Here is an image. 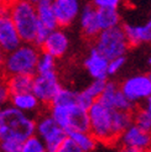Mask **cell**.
Returning a JSON list of instances; mask_svg holds the SVG:
<instances>
[{"label":"cell","instance_id":"cell-12","mask_svg":"<svg viewBox=\"0 0 151 152\" xmlns=\"http://www.w3.org/2000/svg\"><path fill=\"white\" fill-rule=\"evenodd\" d=\"M70 48V39L63 28L57 27L56 30H52L48 34L47 39L45 40L40 51L42 53L54 57L55 59L63 57Z\"/></svg>","mask_w":151,"mask_h":152},{"label":"cell","instance_id":"cell-19","mask_svg":"<svg viewBox=\"0 0 151 152\" xmlns=\"http://www.w3.org/2000/svg\"><path fill=\"white\" fill-rule=\"evenodd\" d=\"M10 105L12 108L18 109L19 111L24 113V114H29L30 113H35L37 110H40L41 104L37 100V98L31 93H21V94H14L10 95Z\"/></svg>","mask_w":151,"mask_h":152},{"label":"cell","instance_id":"cell-31","mask_svg":"<svg viewBox=\"0 0 151 152\" xmlns=\"http://www.w3.org/2000/svg\"><path fill=\"white\" fill-rule=\"evenodd\" d=\"M93 103H94V100L89 95H87L84 93V90L77 92V105L79 106V108L84 109V110H88L90 106H92Z\"/></svg>","mask_w":151,"mask_h":152},{"label":"cell","instance_id":"cell-9","mask_svg":"<svg viewBox=\"0 0 151 152\" xmlns=\"http://www.w3.org/2000/svg\"><path fill=\"white\" fill-rule=\"evenodd\" d=\"M124 96L135 106L145 102L151 95V82L147 74H135L126 78L119 84Z\"/></svg>","mask_w":151,"mask_h":152},{"label":"cell","instance_id":"cell-40","mask_svg":"<svg viewBox=\"0 0 151 152\" xmlns=\"http://www.w3.org/2000/svg\"><path fill=\"white\" fill-rule=\"evenodd\" d=\"M3 78H4V77H3V74H1V73H0V80H1Z\"/></svg>","mask_w":151,"mask_h":152},{"label":"cell","instance_id":"cell-21","mask_svg":"<svg viewBox=\"0 0 151 152\" xmlns=\"http://www.w3.org/2000/svg\"><path fill=\"white\" fill-rule=\"evenodd\" d=\"M4 78H5V83L7 89H9L10 95L31 92L34 75L18 74V75H10V77H4Z\"/></svg>","mask_w":151,"mask_h":152},{"label":"cell","instance_id":"cell-33","mask_svg":"<svg viewBox=\"0 0 151 152\" xmlns=\"http://www.w3.org/2000/svg\"><path fill=\"white\" fill-rule=\"evenodd\" d=\"M57 152H83V151L79 150L68 137H67V139L63 141V143L61 145V147L58 148Z\"/></svg>","mask_w":151,"mask_h":152},{"label":"cell","instance_id":"cell-13","mask_svg":"<svg viewBox=\"0 0 151 152\" xmlns=\"http://www.w3.org/2000/svg\"><path fill=\"white\" fill-rule=\"evenodd\" d=\"M52 7L58 27L65 28L78 19L82 6L78 0H55Z\"/></svg>","mask_w":151,"mask_h":152},{"label":"cell","instance_id":"cell-35","mask_svg":"<svg viewBox=\"0 0 151 152\" xmlns=\"http://www.w3.org/2000/svg\"><path fill=\"white\" fill-rule=\"evenodd\" d=\"M144 108L145 109H147L149 111H151V95L147 98V99L145 100V103H144Z\"/></svg>","mask_w":151,"mask_h":152},{"label":"cell","instance_id":"cell-30","mask_svg":"<svg viewBox=\"0 0 151 152\" xmlns=\"http://www.w3.org/2000/svg\"><path fill=\"white\" fill-rule=\"evenodd\" d=\"M9 102H10V93L6 87L5 78H3L0 80V110L5 108V106H7Z\"/></svg>","mask_w":151,"mask_h":152},{"label":"cell","instance_id":"cell-10","mask_svg":"<svg viewBox=\"0 0 151 152\" xmlns=\"http://www.w3.org/2000/svg\"><path fill=\"white\" fill-rule=\"evenodd\" d=\"M21 43L20 36L7 14V4H0V48L6 55Z\"/></svg>","mask_w":151,"mask_h":152},{"label":"cell","instance_id":"cell-4","mask_svg":"<svg viewBox=\"0 0 151 152\" xmlns=\"http://www.w3.org/2000/svg\"><path fill=\"white\" fill-rule=\"evenodd\" d=\"M47 113L67 135L72 132H84L89 129L88 113L77 104L50 105Z\"/></svg>","mask_w":151,"mask_h":152},{"label":"cell","instance_id":"cell-25","mask_svg":"<svg viewBox=\"0 0 151 152\" xmlns=\"http://www.w3.org/2000/svg\"><path fill=\"white\" fill-rule=\"evenodd\" d=\"M77 104V90L62 87L61 90L55 96L51 105H72Z\"/></svg>","mask_w":151,"mask_h":152},{"label":"cell","instance_id":"cell-24","mask_svg":"<svg viewBox=\"0 0 151 152\" xmlns=\"http://www.w3.org/2000/svg\"><path fill=\"white\" fill-rule=\"evenodd\" d=\"M54 72H56V59L41 52L36 64V74H48Z\"/></svg>","mask_w":151,"mask_h":152},{"label":"cell","instance_id":"cell-38","mask_svg":"<svg viewBox=\"0 0 151 152\" xmlns=\"http://www.w3.org/2000/svg\"><path fill=\"white\" fill-rule=\"evenodd\" d=\"M147 77H149V79H150V82H151V71L147 73Z\"/></svg>","mask_w":151,"mask_h":152},{"label":"cell","instance_id":"cell-41","mask_svg":"<svg viewBox=\"0 0 151 152\" xmlns=\"http://www.w3.org/2000/svg\"><path fill=\"white\" fill-rule=\"evenodd\" d=\"M149 63L151 64V56H150V58H149Z\"/></svg>","mask_w":151,"mask_h":152},{"label":"cell","instance_id":"cell-23","mask_svg":"<svg viewBox=\"0 0 151 152\" xmlns=\"http://www.w3.org/2000/svg\"><path fill=\"white\" fill-rule=\"evenodd\" d=\"M133 124L144 131L151 132V111L141 105L136 106L133 111Z\"/></svg>","mask_w":151,"mask_h":152},{"label":"cell","instance_id":"cell-7","mask_svg":"<svg viewBox=\"0 0 151 152\" xmlns=\"http://www.w3.org/2000/svg\"><path fill=\"white\" fill-rule=\"evenodd\" d=\"M35 135L42 141L46 152H57L67 139V134L56 124L48 113L41 114L35 119Z\"/></svg>","mask_w":151,"mask_h":152},{"label":"cell","instance_id":"cell-37","mask_svg":"<svg viewBox=\"0 0 151 152\" xmlns=\"http://www.w3.org/2000/svg\"><path fill=\"white\" fill-rule=\"evenodd\" d=\"M146 24H147V25L150 26V28H151V16H150V20H149V21L146 22Z\"/></svg>","mask_w":151,"mask_h":152},{"label":"cell","instance_id":"cell-6","mask_svg":"<svg viewBox=\"0 0 151 152\" xmlns=\"http://www.w3.org/2000/svg\"><path fill=\"white\" fill-rule=\"evenodd\" d=\"M93 42V47L99 53H102L108 61L125 56L128 50L130 48L129 43L126 41L123 26L100 31Z\"/></svg>","mask_w":151,"mask_h":152},{"label":"cell","instance_id":"cell-39","mask_svg":"<svg viewBox=\"0 0 151 152\" xmlns=\"http://www.w3.org/2000/svg\"><path fill=\"white\" fill-rule=\"evenodd\" d=\"M144 152H151V147H150V148H147V150H146V151H144Z\"/></svg>","mask_w":151,"mask_h":152},{"label":"cell","instance_id":"cell-36","mask_svg":"<svg viewBox=\"0 0 151 152\" xmlns=\"http://www.w3.org/2000/svg\"><path fill=\"white\" fill-rule=\"evenodd\" d=\"M4 57H5V53L1 51V48H0V73H1L3 71V63H4Z\"/></svg>","mask_w":151,"mask_h":152},{"label":"cell","instance_id":"cell-34","mask_svg":"<svg viewBox=\"0 0 151 152\" xmlns=\"http://www.w3.org/2000/svg\"><path fill=\"white\" fill-rule=\"evenodd\" d=\"M119 147H118V151L117 152H140L139 150H136V148H133V147H128V146H120V145H118Z\"/></svg>","mask_w":151,"mask_h":152},{"label":"cell","instance_id":"cell-28","mask_svg":"<svg viewBox=\"0 0 151 152\" xmlns=\"http://www.w3.org/2000/svg\"><path fill=\"white\" fill-rule=\"evenodd\" d=\"M22 143L18 140H5L0 142V150L3 152H20Z\"/></svg>","mask_w":151,"mask_h":152},{"label":"cell","instance_id":"cell-2","mask_svg":"<svg viewBox=\"0 0 151 152\" xmlns=\"http://www.w3.org/2000/svg\"><path fill=\"white\" fill-rule=\"evenodd\" d=\"M40 48L32 43H21L18 48L6 53L3 63V77L10 75L36 74V64L40 56Z\"/></svg>","mask_w":151,"mask_h":152},{"label":"cell","instance_id":"cell-11","mask_svg":"<svg viewBox=\"0 0 151 152\" xmlns=\"http://www.w3.org/2000/svg\"><path fill=\"white\" fill-rule=\"evenodd\" d=\"M103 106L108 108L110 110H117V111H125V113H133L135 110L134 104H131L129 100L124 96L122 90L119 88V84L115 82H107L104 92L97 100Z\"/></svg>","mask_w":151,"mask_h":152},{"label":"cell","instance_id":"cell-22","mask_svg":"<svg viewBox=\"0 0 151 152\" xmlns=\"http://www.w3.org/2000/svg\"><path fill=\"white\" fill-rule=\"evenodd\" d=\"M68 137L76 146L83 152H93L97 148L98 142L92 135L89 134V131L84 132H72L70 135H67Z\"/></svg>","mask_w":151,"mask_h":152},{"label":"cell","instance_id":"cell-29","mask_svg":"<svg viewBox=\"0 0 151 152\" xmlns=\"http://www.w3.org/2000/svg\"><path fill=\"white\" fill-rule=\"evenodd\" d=\"M51 31L50 30H47L46 27H43L42 25L39 24V26H37V30H36V34H35V40H34V43L36 47H41L42 46V43L45 42V40L47 39V36Z\"/></svg>","mask_w":151,"mask_h":152},{"label":"cell","instance_id":"cell-14","mask_svg":"<svg viewBox=\"0 0 151 152\" xmlns=\"http://www.w3.org/2000/svg\"><path fill=\"white\" fill-rule=\"evenodd\" d=\"M120 146H128L144 152L151 147V132L144 131L136 125H130L117 141Z\"/></svg>","mask_w":151,"mask_h":152},{"label":"cell","instance_id":"cell-26","mask_svg":"<svg viewBox=\"0 0 151 152\" xmlns=\"http://www.w3.org/2000/svg\"><path fill=\"white\" fill-rule=\"evenodd\" d=\"M108 80H99V79H93L92 82L87 86V88H84V93L87 95H89L94 102H97L99 99V96L102 95V93L104 92L105 86H107Z\"/></svg>","mask_w":151,"mask_h":152},{"label":"cell","instance_id":"cell-27","mask_svg":"<svg viewBox=\"0 0 151 152\" xmlns=\"http://www.w3.org/2000/svg\"><path fill=\"white\" fill-rule=\"evenodd\" d=\"M125 62H126L125 56L117 57V58L110 59L109 63H108V77H109V75L117 74V73L123 68V66L125 64Z\"/></svg>","mask_w":151,"mask_h":152},{"label":"cell","instance_id":"cell-32","mask_svg":"<svg viewBox=\"0 0 151 152\" xmlns=\"http://www.w3.org/2000/svg\"><path fill=\"white\" fill-rule=\"evenodd\" d=\"M95 9H102V7H108V9H119L120 3L119 0H94L92 3Z\"/></svg>","mask_w":151,"mask_h":152},{"label":"cell","instance_id":"cell-16","mask_svg":"<svg viewBox=\"0 0 151 152\" xmlns=\"http://www.w3.org/2000/svg\"><path fill=\"white\" fill-rule=\"evenodd\" d=\"M79 26L83 32V36L89 41H94L95 37L99 35L100 28L97 20V9L92 3L83 5L79 12Z\"/></svg>","mask_w":151,"mask_h":152},{"label":"cell","instance_id":"cell-3","mask_svg":"<svg viewBox=\"0 0 151 152\" xmlns=\"http://www.w3.org/2000/svg\"><path fill=\"white\" fill-rule=\"evenodd\" d=\"M7 14L16 28L22 43H34L35 34L39 20H37L35 3L27 0H19L7 4Z\"/></svg>","mask_w":151,"mask_h":152},{"label":"cell","instance_id":"cell-20","mask_svg":"<svg viewBox=\"0 0 151 152\" xmlns=\"http://www.w3.org/2000/svg\"><path fill=\"white\" fill-rule=\"evenodd\" d=\"M97 20L100 31L122 26V16L119 9H108V7L97 9Z\"/></svg>","mask_w":151,"mask_h":152},{"label":"cell","instance_id":"cell-1","mask_svg":"<svg viewBox=\"0 0 151 152\" xmlns=\"http://www.w3.org/2000/svg\"><path fill=\"white\" fill-rule=\"evenodd\" d=\"M35 119L7 105L0 110V142L18 140L24 142L35 135Z\"/></svg>","mask_w":151,"mask_h":152},{"label":"cell","instance_id":"cell-5","mask_svg":"<svg viewBox=\"0 0 151 152\" xmlns=\"http://www.w3.org/2000/svg\"><path fill=\"white\" fill-rule=\"evenodd\" d=\"M89 134L99 143H117L118 139L113 130V110L94 102L87 110Z\"/></svg>","mask_w":151,"mask_h":152},{"label":"cell","instance_id":"cell-18","mask_svg":"<svg viewBox=\"0 0 151 152\" xmlns=\"http://www.w3.org/2000/svg\"><path fill=\"white\" fill-rule=\"evenodd\" d=\"M35 9L40 25L46 27L50 31L56 30L58 27L51 0H39V1L35 3Z\"/></svg>","mask_w":151,"mask_h":152},{"label":"cell","instance_id":"cell-15","mask_svg":"<svg viewBox=\"0 0 151 152\" xmlns=\"http://www.w3.org/2000/svg\"><path fill=\"white\" fill-rule=\"evenodd\" d=\"M108 63L109 61L94 47L89 50L88 56L83 62L86 71L92 77V79L99 80H108Z\"/></svg>","mask_w":151,"mask_h":152},{"label":"cell","instance_id":"cell-17","mask_svg":"<svg viewBox=\"0 0 151 152\" xmlns=\"http://www.w3.org/2000/svg\"><path fill=\"white\" fill-rule=\"evenodd\" d=\"M126 41L129 43V47L139 46L141 43H150L151 42V28L147 24L145 25H130L124 24L122 25Z\"/></svg>","mask_w":151,"mask_h":152},{"label":"cell","instance_id":"cell-8","mask_svg":"<svg viewBox=\"0 0 151 152\" xmlns=\"http://www.w3.org/2000/svg\"><path fill=\"white\" fill-rule=\"evenodd\" d=\"M61 88L62 84L56 72L48 74H35L31 93L37 98L41 105L50 106Z\"/></svg>","mask_w":151,"mask_h":152},{"label":"cell","instance_id":"cell-42","mask_svg":"<svg viewBox=\"0 0 151 152\" xmlns=\"http://www.w3.org/2000/svg\"><path fill=\"white\" fill-rule=\"evenodd\" d=\"M0 152H3V151H1V150H0Z\"/></svg>","mask_w":151,"mask_h":152}]
</instances>
